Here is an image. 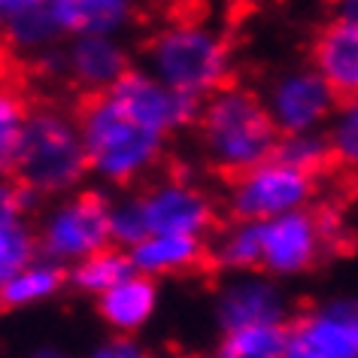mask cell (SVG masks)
Masks as SVG:
<instances>
[{"label": "cell", "instance_id": "d4e9b609", "mask_svg": "<svg viewBox=\"0 0 358 358\" xmlns=\"http://www.w3.org/2000/svg\"><path fill=\"white\" fill-rule=\"evenodd\" d=\"M37 203L40 201L13 173H0V225L13 219H24Z\"/></svg>", "mask_w": 358, "mask_h": 358}, {"label": "cell", "instance_id": "e0dca14e", "mask_svg": "<svg viewBox=\"0 0 358 358\" xmlns=\"http://www.w3.org/2000/svg\"><path fill=\"white\" fill-rule=\"evenodd\" d=\"M64 285H70L67 267H61L40 255L37 262H31L22 273H15L13 280L0 289V307L3 310L37 307V303L58 298V294L64 292Z\"/></svg>", "mask_w": 358, "mask_h": 358}, {"label": "cell", "instance_id": "ac0fdd59", "mask_svg": "<svg viewBox=\"0 0 358 358\" xmlns=\"http://www.w3.org/2000/svg\"><path fill=\"white\" fill-rule=\"evenodd\" d=\"M210 264L222 273L262 271V222H234L210 246Z\"/></svg>", "mask_w": 358, "mask_h": 358}, {"label": "cell", "instance_id": "7c38bea8", "mask_svg": "<svg viewBox=\"0 0 358 358\" xmlns=\"http://www.w3.org/2000/svg\"><path fill=\"white\" fill-rule=\"evenodd\" d=\"M310 67L325 79L340 106L358 103V24L331 15L310 40Z\"/></svg>", "mask_w": 358, "mask_h": 358}, {"label": "cell", "instance_id": "5b68a950", "mask_svg": "<svg viewBox=\"0 0 358 358\" xmlns=\"http://www.w3.org/2000/svg\"><path fill=\"white\" fill-rule=\"evenodd\" d=\"M40 255L61 267H73L113 246L110 198L101 189H79L49 201L37 225Z\"/></svg>", "mask_w": 358, "mask_h": 358}, {"label": "cell", "instance_id": "4316f807", "mask_svg": "<svg viewBox=\"0 0 358 358\" xmlns=\"http://www.w3.org/2000/svg\"><path fill=\"white\" fill-rule=\"evenodd\" d=\"M334 15L358 24V0H334Z\"/></svg>", "mask_w": 358, "mask_h": 358}, {"label": "cell", "instance_id": "cb8c5ba5", "mask_svg": "<svg viewBox=\"0 0 358 358\" xmlns=\"http://www.w3.org/2000/svg\"><path fill=\"white\" fill-rule=\"evenodd\" d=\"M328 146L340 170L358 173V103L355 106H340L334 119L328 122Z\"/></svg>", "mask_w": 358, "mask_h": 358}, {"label": "cell", "instance_id": "4fadbf2b", "mask_svg": "<svg viewBox=\"0 0 358 358\" xmlns=\"http://www.w3.org/2000/svg\"><path fill=\"white\" fill-rule=\"evenodd\" d=\"M61 43L64 34L52 13V0H0V46L10 55L37 64Z\"/></svg>", "mask_w": 358, "mask_h": 358}, {"label": "cell", "instance_id": "277c9868", "mask_svg": "<svg viewBox=\"0 0 358 358\" xmlns=\"http://www.w3.org/2000/svg\"><path fill=\"white\" fill-rule=\"evenodd\" d=\"M13 176L37 201H55L83 189L92 170L76 115L61 106H34Z\"/></svg>", "mask_w": 358, "mask_h": 358}, {"label": "cell", "instance_id": "9a60e30c", "mask_svg": "<svg viewBox=\"0 0 358 358\" xmlns=\"http://www.w3.org/2000/svg\"><path fill=\"white\" fill-rule=\"evenodd\" d=\"M128 255L137 273L167 280V276L192 273L203 262H210V246L207 240L189 234H149L137 246H131Z\"/></svg>", "mask_w": 358, "mask_h": 358}, {"label": "cell", "instance_id": "ba28073f", "mask_svg": "<svg viewBox=\"0 0 358 358\" xmlns=\"http://www.w3.org/2000/svg\"><path fill=\"white\" fill-rule=\"evenodd\" d=\"M40 70L64 76L85 97L106 94L134 67L124 37H70L61 46L37 61Z\"/></svg>", "mask_w": 358, "mask_h": 358}, {"label": "cell", "instance_id": "9c48e42d", "mask_svg": "<svg viewBox=\"0 0 358 358\" xmlns=\"http://www.w3.org/2000/svg\"><path fill=\"white\" fill-rule=\"evenodd\" d=\"M110 94L128 110L134 119L143 122L146 128L164 134L170 140L173 134L194 128L198 124V113L203 101L170 88L164 79H158L146 67H131L119 83L110 88Z\"/></svg>", "mask_w": 358, "mask_h": 358}, {"label": "cell", "instance_id": "7a4b0ae2", "mask_svg": "<svg viewBox=\"0 0 358 358\" xmlns=\"http://www.w3.org/2000/svg\"><path fill=\"white\" fill-rule=\"evenodd\" d=\"M88 170L101 185L131 189L143 182L161 164L167 152V137L137 122L115 97L92 94L79 106Z\"/></svg>", "mask_w": 358, "mask_h": 358}, {"label": "cell", "instance_id": "7402d4cb", "mask_svg": "<svg viewBox=\"0 0 358 358\" xmlns=\"http://www.w3.org/2000/svg\"><path fill=\"white\" fill-rule=\"evenodd\" d=\"M40 258L37 228L28 219H13L0 225V289Z\"/></svg>", "mask_w": 358, "mask_h": 358}, {"label": "cell", "instance_id": "484cf974", "mask_svg": "<svg viewBox=\"0 0 358 358\" xmlns=\"http://www.w3.org/2000/svg\"><path fill=\"white\" fill-rule=\"evenodd\" d=\"M85 358H155V352L137 334H110L88 349Z\"/></svg>", "mask_w": 358, "mask_h": 358}, {"label": "cell", "instance_id": "8992f818", "mask_svg": "<svg viewBox=\"0 0 358 358\" xmlns=\"http://www.w3.org/2000/svg\"><path fill=\"white\" fill-rule=\"evenodd\" d=\"M322 189V176L289 164L280 155L228 179L225 210L234 222H271L285 213L313 207Z\"/></svg>", "mask_w": 358, "mask_h": 358}, {"label": "cell", "instance_id": "83f0119b", "mask_svg": "<svg viewBox=\"0 0 358 358\" xmlns=\"http://www.w3.org/2000/svg\"><path fill=\"white\" fill-rule=\"evenodd\" d=\"M28 358H70V352L61 346H37V349H31Z\"/></svg>", "mask_w": 358, "mask_h": 358}, {"label": "cell", "instance_id": "5bb4252c", "mask_svg": "<svg viewBox=\"0 0 358 358\" xmlns=\"http://www.w3.org/2000/svg\"><path fill=\"white\" fill-rule=\"evenodd\" d=\"M52 13L64 40L124 37L137 22V0H52Z\"/></svg>", "mask_w": 358, "mask_h": 358}, {"label": "cell", "instance_id": "3957f363", "mask_svg": "<svg viewBox=\"0 0 358 358\" xmlns=\"http://www.w3.org/2000/svg\"><path fill=\"white\" fill-rule=\"evenodd\" d=\"M143 67L176 92L194 101H207L219 88L231 85L234 49L225 31L201 19H176L161 24L146 40Z\"/></svg>", "mask_w": 358, "mask_h": 358}, {"label": "cell", "instance_id": "603a6c76", "mask_svg": "<svg viewBox=\"0 0 358 358\" xmlns=\"http://www.w3.org/2000/svg\"><path fill=\"white\" fill-rule=\"evenodd\" d=\"M110 231H113V246H122V249H131L143 237H149L140 192H124L110 198Z\"/></svg>", "mask_w": 358, "mask_h": 358}, {"label": "cell", "instance_id": "6da1fadb", "mask_svg": "<svg viewBox=\"0 0 358 358\" xmlns=\"http://www.w3.org/2000/svg\"><path fill=\"white\" fill-rule=\"evenodd\" d=\"M194 131L203 161L225 179H234L273 158L282 140L264 94L234 83L201 103Z\"/></svg>", "mask_w": 358, "mask_h": 358}, {"label": "cell", "instance_id": "8fae6325", "mask_svg": "<svg viewBox=\"0 0 358 358\" xmlns=\"http://www.w3.org/2000/svg\"><path fill=\"white\" fill-rule=\"evenodd\" d=\"M216 322L222 331L289 322V301L273 276L262 271L231 273V280L216 292Z\"/></svg>", "mask_w": 358, "mask_h": 358}, {"label": "cell", "instance_id": "44dd1931", "mask_svg": "<svg viewBox=\"0 0 358 358\" xmlns=\"http://www.w3.org/2000/svg\"><path fill=\"white\" fill-rule=\"evenodd\" d=\"M31 113L28 97L19 88L0 85V173H15Z\"/></svg>", "mask_w": 358, "mask_h": 358}, {"label": "cell", "instance_id": "30bf717a", "mask_svg": "<svg viewBox=\"0 0 358 358\" xmlns=\"http://www.w3.org/2000/svg\"><path fill=\"white\" fill-rule=\"evenodd\" d=\"M264 103L282 137L322 131V124L337 113L334 94L313 67H289L276 73L264 88Z\"/></svg>", "mask_w": 358, "mask_h": 358}, {"label": "cell", "instance_id": "f1b7e54d", "mask_svg": "<svg viewBox=\"0 0 358 358\" xmlns=\"http://www.w3.org/2000/svg\"><path fill=\"white\" fill-rule=\"evenodd\" d=\"M176 358H213V355H201V352H185V355H176Z\"/></svg>", "mask_w": 358, "mask_h": 358}, {"label": "cell", "instance_id": "d6986e66", "mask_svg": "<svg viewBox=\"0 0 358 358\" xmlns=\"http://www.w3.org/2000/svg\"><path fill=\"white\" fill-rule=\"evenodd\" d=\"M131 273H134V264H131L128 249L106 246L101 252H94L92 258L70 267V285L79 294H88V298L97 301L101 294H106L113 285H119Z\"/></svg>", "mask_w": 358, "mask_h": 358}, {"label": "cell", "instance_id": "2e32d148", "mask_svg": "<svg viewBox=\"0 0 358 358\" xmlns=\"http://www.w3.org/2000/svg\"><path fill=\"white\" fill-rule=\"evenodd\" d=\"M158 313V280L134 271L97 298V316L113 334H137Z\"/></svg>", "mask_w": 358, "mask_h": 358}, {"label": "cell", "instance_id": "52a82bcc", "mask_svg": "<svg viewBox=\"0 0 358 358\" xmlns=\"http://www.w3.org/2000/svg\"><path fill=\"white\" fill-rule=\"evenodd\" d=\"M149 234H189L207 240L219 225L213 194L192 176L167 173L140 192Z\"/></svg>", "mask_w": 358, "mask_h": 358}, {"label": "cell", "instance_id": "ffe728a7", "mask_svg": "<svg viewBox=\"0 0 358 358\" xmlns=\"http://www.w3.org/2000/svg\"><path fill=\"white\" fill-rule=\"evenodd\" d=\"M289 343V322L222 331L213 358H282Z\"/></svg>", "mask_w": 358, "mask_h": 358}]
</instances>
